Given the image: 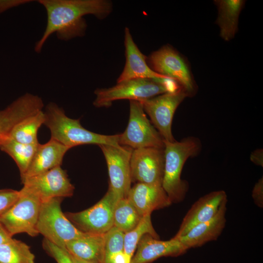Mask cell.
Here are the masks:
<instances>
[{"label": "cell", "mask_w": 263, "mask_h": 263, "mask_svg": "<svg viewBox=\"0 0 263 263\" xmlns=\"http://www.w3.org/2000/svg\"><path fill=\"white\" fill-rule=\"evenodd\" d=\"M131 260L124 251H121L105 258L104 263H131Z\"/></svg>", "instance_id": "32"}, {"label": "cell", "mask_w": 263, "mask_h": 263, "mask_svg": "<svg viewBox=\"0 0 263 263\" xmlns=\"http://www.w3.org/2000/svg\"><path fill=\"white\" fill-rule=\"evenodd\" d=\"M25 187L38 195L42 201L54 198L71 197L75 189L66 171L57 167L21 182Z\"/></svg>", "instance_id": "13"}, {"label": "cell", "mask_w": 263, "mask_h": 263, "mask_svg": "<svg viewBox=\"0 0 263 263\" xmlns=\"http://www.w3.org/2000/svg\"><path fill=\"white\" fill-rule=\"evenodd\" d=\"M227 201V200L222 203L217 213L212 219L196 225L184 235L175 239H178L188 250L216 240L225 226Z\"/></svg>", "instance_id": "19"}, {"label": "cell", "mask_w": 263, "mask_h": 263, "mask_svg": "<svg viewBox=\"0 0 263 263\" xmlns=\"http://www.w3.org/2000/svg\"><path fill=\"white\" fill-rule=\"evenodd\" d=\"M136 249L131 263H151L161 257L183 255L188 250L178 239L173 237L168 241H161L149 234L140 239Z\"/></svg>", "instance_id": "16"}, {"label": "cell", "mask_w": 263, "mask_h": 263, "mask_svg": "<svg viewBox=\"0 0 263 263\" xmlns=\"http://www.w3.org/2000/svg\"><path fill=\"white\" fill-rule=\"evenodd\" d=\"M43 107V103L40 97L26 93L0 110V145L10 138L17 124L42 110Z\"/></svg>", "instance_id": "14"}, {"label": "cell", "mask_w": 263, "mask_h": 263, "mask_svg": "<svg viewBox=\"0 0 263 263\" xmlns=\"http://www.w3.org/2000/svg\"><path fill=\"white\" fill-rule=\"evenodd\" d=\"M105 157L110 178L109 188L118 201L131 188L130 161L133 149L125 146L99 145Z\"/></svg>", "instance_id": "11"}, {"label": "cell", "mask_w": 263, "mask_h": 263, "mask_svg": "<svg viewBox=\"0 0 263 263\" xmlns=\"http://www.w3.org/2000/svg\"><path fill=\"white\" fill-rule=\"evenodd\" d=\"M147 62L155 73L175 80L189 96L194 94L196 84L187 61L171 46L165 45L152 52Z\"/></svg>", "instance_id": "8"}, {"label": "cell", "mask_w": 263, "mask_h": 263, "mask_svg": "<svg viewBox=\"0 0 263 263\" xmlns=\"http://www.w3.org/2000/svg\"><path fill=\"white\" fill-rule=\"evenodd\" d=\"M117 201L109 188L102 198L92 207L79 212L65 214L81 231L104 234L113 226V212Z\"/></svg>", "instance_id": "9"}, {"label": "cell", "mask_w": 263, "mask_h": 263, "mask_svg": "<svg viewBox=\"0 0 263 263\" xmlns=\"http://www.w3.org/2000/svg\"><path fill=\"white\" fill-rule=\"evenodd\" d=\"M118 143L133 149L165 147L164 139L147 118L139 101L130 100L128 124L125 131L119 134Z\"/></svg>", "instance_id": "7"}, {"label": "cell", "mask_w": 263, "mask_h": 263, "mask_svg": "<svg viewBox=\"0 0 263 263\" xmlns=\"http://www.w3.org/2000/svg\"><path fill=\"white\" fill-rule=\"evenodd\" d=\"M126 63L117 83L133 78H167L150 69L147 62V56L142 53L134 42L128 27L124 30Z\"/></svg>", "instance_id": "17"}, {"label": "cell", "mask_w": 263, "mask_h": 263, "mask_svg": "<svg viewBox=\"0 0 263 263\" xmlns=\"http://www.w3.org/2000/svg\"><path fill=\"white\" fill-rule=\"evenodd\" d=\"M70 149L51 138L45 144H39L27 170L20 177L21 182L60 167L64 155Z\"/></svg>", "instance_id": "20"}, {"label": "cell", "mask_w": 263, "mask_h": 263, "mask_svg": "<svg viewBox=\"0 0 263 263\" xmlns=\"http://www.w3.org/2000/svg\"><path fill=\"white\" fill-rule=\"evenodd\" d=\"M188 96L187 92L181 87L174 92L140 101L144 112L164 141H175L171 130L173 117L178 106Z\"/></svg>", "instance_id": "10"}, {"label": "cell", "mask_w": 263, "mask_h": 263, "mask_svg": "<svg viewBox=\"0 0 263 263\" xmlns=\"http://www.w3.org/2000/svg\"><path fill=\"white\" fill-rule=\"evenodd\" d=\"M124 233L113 226L105 234V258L124 251Z\"/></svg>", "instance_id": "28"}, {"label": "cell", "mask_w": 263, "mask_h": 263, "mask_svg": "<svg viewBox=\"0 0 263 263\" xmlns=\"http://www.w3.org/2000/svg\"><path fill=\"white\" fill-rule=\"evenodd\" d=\"M45 8L47 23L34 50L41 52L48 38L54 33L62 41L83 37L87 24L84 17L92 15L98 19L106 18L113 10L112 2L107 0H39Z\"/></svg>", "instance_id": "1"}, {"label": "cell", "mask_w": 263, "mask_h": 263, "mask_svg": "<svg viewBox=\"0 0 263 263\" xmlns=\"http://www.w3.org/2000/svg\"><path fill=\"white\" fill-rule=\"evenodd\" d=\"M105 234L85 233L68 242L65 249L72 256L87 261L104 263Z\"/></svg>", "instance_id": "21"}, {"label": "cell", "mask_w": 263, "mask_h": 263, "mask_svg": "<svg viewBox=\"0 0 263 263\" xmlns=\"http://www.w3.org/2000/svg\"><path fill=\"white\" fill-rule=\"evenodd\" d=\"M243 0H215L218 17L215 23L219 26L220 37L225 41L234 38L238 30L239 17L245 4Z\"/></svg>", "instance_id": "22"}, {"label": "cell", "mask_w": 263, "mask_h": 263, "mask_svg": "<svg viewBox=\"0 0 263 263\" xmlns=\"http://www.w3.org/2000/svg\"><path fill=\"white\" fill-rule=\"evenodd\" d=\"M19 190L0 189V217L4 214L18 198Z\"/></svg>", "instance_id": "30"}, {"label": "cell", "mask_w": 263, "mask_h": 263, "mask_svg": "<svg viewBox=\"0 0 263 263\" xmlns=\"http://www.w3.org/2000/svg\"><path fill=\"white\" fill-rule=\"evenodd\" d=\"M127 198L142 217L172 204L162 186L144 183H135Z\"/></svg>", "instance_id": "18"}, {"label": "cell", "mask_w": 263, "mask_h": 263, "mask_svg": "<svg viewBox=\"0 0 263 263\" xmlns=\"http://www.w3.org/2000/svg\"><path fill=\"white\" fill-rule=\"evenodd\" d=\"M71 257H72L73 260L74 261V262L75 263H95V262L82 260L78 259V258H76V257H74V256H72L71 255Z\"/></svg>", "instance_id": "36"}, {"label": "cell", "mask_w": 263, "mask_h": 263, "mask_svg": "<svg viewBox=\"0 0 263 263\" xmlns=\"http://www.w3.org/2000/svg\"><path fill=\"white\" fill-rule=\"evenodd\" d=\"M32 0H0V14L6 11L19 6L21 5L29 3Z\"/></svg>", "instance_id": "33"}, {"label": "cell", "mask_w": 263, "mask_h": 263, "mask_svg": "<svg viewBox=\"0 0 263 263\" xmlns=\"http://www.w3.org/2000/svg\"><path fill=\"white\" fill-rule=\"evenodd\" d=\"M226 200L227 195L223 190L213 191L200 197L184 216L174 238L182 236L196 225L212 219Z\"/></svg>", "instance_id": "15"}, {"label": "cell", "mask_w": 263, "mask_h": 263, "mask_svg": "<svg viewBox=\"0 0 263 263\" xmlns=\"http://www.w3.org/2000/svg\"><path fill=\"white\" fill-rule=\"evenodd\" d=\"M30 246L13 237L0 244V263H35Z\"/></svg>", "instance_id": "25"}, {"label": "cell", "mask_w": 263, "mask_h": 263, "mask_svg": "<svg viewBox=\"0 0 263 263\" xmlns=\"http://www.w3.org/2000/svg\"><path fill=\"white\" fill-rule=\"evenodd\" d=\"M41 203L38 195L23 187L16 201L0 217V223L12 237L23 233L36 237Z\"/></svg>", "instance_id": "6"}, {"label": "cell", "mask_w": 263, "mask_h": 263, "mask_svg": "<svg viewBox=\"0 0 263 263\" xmlns=\"http://www.w3.org/2000/svg\"><path fill=\"white\" fill-rule=\"evenodd\" d=\"M42 247L46 253L56 263H75L65 248L59 247L45 239L43 240Z\"/></svg>", "instance_id": "29"}, {"label": "cell", "mask_w": 263, "mask_h": 263, "mask_svg": "<svg viewBox=\"0 0 263 263\" xmlns=\"http://www.w3.org/2000/svg\"><path fill=\"white\" fill-rule=\"evenodd\" d=\"M164 167V148L133 149L130 161L131 182L162 186Z\"/></svg>", "instance_id": "12"}, {"label": "cell", "mask_w": 263, "mask_h": 263, "mask_svg": "<svg viewBox=\"0 0 263 263\" xmlns=\"http://www.w3.org/2000/svg\"><path fill=\"white\" fill-rule=\"evenodd\" d=\"M39 144L21 143L9 138L0 145V149L15 161L22 177L27 170Z\"/></svg>", "instance_id": "23"}, {"label": "cell", "mask_w": 263, "mask_h": 263, "mask_svg": "<svg viewBox=\"0 0 263 263\" xmlns=\"http://www.w3.org/2000/svg\"><path fill=\"white\" fill-rule=\"evenodd\" d=\"M181 87L174 79L167 78H133L120 82L111 88L96 89L93 102L97 108L109 107L117 100L141 101L168 92Z\"/></svg>", "instance_id": "4"}, {"label": "cell", "mask_w": 263, "mask_h": 263, "mask_svg": "<svg viewBox=\"0 0 263 263\" xmlns=\"http://www.w3.org/2000/svg\"><path fill=\"white\" fill-rule=\"evenodd\" d=\"M142 218L127 197L116 202L113 212V226L124 233L134 228Z\"/></svg>", "instance_id": "26"}, {"label": "cell", "mask_w": 263, "mask_h": 263, "mask_svg": "<svg viewBox=\"0 0 263 263\" xmlns=\"http://www.w3.org/2000/svg\"><path fill=\"white\" fill-rule=\"evenodd\" d=\"M44 124L51 132V139L70 149L84 144L119 146V134L107 135L96 133L82 127L79 119L68 117L56 104L46 107Z\"/></svg>", "instance_id": "3"}, {"label": "cell", "mask_w": 263, "mask_h": 263, "mask_svg": "<svg viewBox=\"0 0 263 263\" xmlns=\"http://www.w3.org/2000/svg\"><path fill=\"white\" fill-rule=\"evenodd\" d=\"M44 120L45 115L42 110L24 119L14 127L10 138L23 144L38 143V132Z\"/></svg>", "instance_id": "24"}, {"label": "cell", "mask_w": 263, "mask_h": 263, "mask_svg": "<svg viewBox=\"0 0 263 263\" xmlns=\"http://www.w3.org/2000/svg\"><path fill=\"white\" fill-rule=\"evenodd\" d=\"M165 167L162 188L171 203L184 200L188 189L181 175L186 161L199 154L202 145L199 138L188 136L180 141H164Z\"/></svg>", "instance_id": "2"}, {"label": "cell", "mask_w": 263, "mask_h": 263, "mask_svg": "<svg viewBox=\"0 0 263 263\" xmlns=\"http://www.w3.org/2000/svg\"><path fill=\"white\" fill-rule=\"evenodd\" d=\"M252 197L256 205L263 207V178L262 177L255 184L252 191Z\"/></svg>", "instance_id": "31"}, {"label": "cell", "mask_w": 263, "mask_h": 263, "mask_svg": "<svg viewBox=\"0 0 263 263\" xmlns=\"http://www.w3.org/2000/svg\"><path fill=\"white\" fill-rule=\"evenodd\" d=\"M250 160L256 165L263 166V150L259 149L253 151L250 155Z\"/></svg>", "instance_id": "34"}, {"label": "cell", "mask_w": 263, "mask_h": 263, "mask_svg": "<svg viewBox=\"0 0 263 263\" xmlns=\"http://www.w3.org/2000/svg\"><path fill=\"white\" fill-rule=\"evenodd\" d=\"M13 237L9 233L5 227L0 223V244L7 241Z\"/></svg>", "instance_id": "35"}, {"label": "cell", "mask_w": 263, "mask_h": 263, "mask_svg": "<svg viewBox=\"0 0 263 263\" xmlns=\"http://www.w3.org/2000/svg\"><path fill=\"white\" fill-rule=\"evenodd\" d=\"M63 198H54L42 201L37 228L44 239L65 248L66 244L85 234L77 229L62 212Z\"/></svg>", "instance_id": "5"}, {"label": "cell", "mask_w": 263, "mask_h": 263, "mask_svg": "<svg viewBox=\"0 0 263 263\" xmlns=\"http://www.w3.org/2000/svg\"><path fill=\"white\" fill-rule=\"evenodd\" d=\"M146 234L159 239L158 235L153 227L151 214L143 216L134 228L124 234V251L132 259L139 241Z\"/></svg>", "instance_id": "27"}]
</instances>
